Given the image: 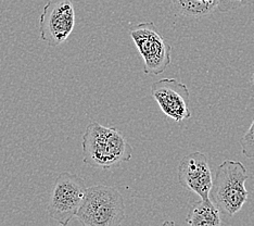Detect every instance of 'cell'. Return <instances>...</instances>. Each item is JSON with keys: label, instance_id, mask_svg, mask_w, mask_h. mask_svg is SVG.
<instances>
[{"label": "cell", "instance_id": "obj_11", "mask_svg": "<svg viewBox=\"0 0 254 226\" xmlns=\"http://www.w3.org/2000/svg\"><path fill=\"white\" fill-rule=\"evenodd\" d=\"M239 145L245 156L249 159H254V118L249 130L239 139Z\"/></svg>", "mask_w": 254, "mask_h": 226}, {"label": "cell", "instance_id": "obj_12", "mask_svg": "<svg viewBox=\"0 0 254 226\" xmlns=\"http://www.w3.org/2000/svg\"><path fill=\"white\" fill-rule=\"evenodd\" d=\"M217 10L219 12H228L229 10V0H218Z\"/></svg>", "mask_w": 254, "mask_h": 226}, {"label": "cell", "instance_id": "obj_9", "mask_svg": "<svg viewBox=\"0 0 254 226\" xmlns=\"http://www.w3.org/2000/svg\"><path fill=\"white\" fill-rule=\"evenodd\" d=\"M219 209L211 198L200 199L190 206L186 222L192 226H218L222 225Z\"/></svg>", "mask_w": 254, "mask_h": 226}, {"label": "cell", "instance_id": "obj_10", "mask_svg": "<svg viewBox=\"0 0 254 226\" xmlns=\"http://www.w3.org/2000/svg\"><path fill=\"white\" fill-rule=\"evenodd\" d=\"M178 13L188 17H204L217 9L218 0H171Z\"/></svg>", "mask_w": 254, "mask_h": 226}, {"label": "cell", "instance_id": "obj_7", "mask_svg": "<svg viewBox=\"0 0 254 226\" xmlns=\"http://www.w3.org/2000/svg\"><path fill=\"white\" fill-rule=\"evenodd\" d=\"M151 95L166 117L177 123L191 117L188 87L175 78H163L151 85Z\"/></svg>", "mask_w": 254, "mask_h": 226}, {"label": "cell", "instance_id": "obj_2", "mask_svg": "<svg viewBox=\"0 0 254 226\" xmlns=\"http://www.w3.org/2000/svg\"><path fill=\"white\" fill-rule=\"evenodd\" d=\"M125 202L120 191L107 185L87 188L76 214L84 226H118L126 218Z\"/></svg>", "mask_w": 254, "mask_h": 226}, {"label": "cell", "instance_id": "obj_13", "mask_svg": "<svg viewBox=\"0 0 254 226\" xmlns=\"http://www.w3.org/2000/svg\"><path fill=\"white\" fill-rule=\"evenodd\" d=\"M252 82H253V87H254V72H253V75H252Z\"/></svg>", "mask_w": 254, "mask_h": 226}, {"label": "cell", "instance_id": "obj_5", "mask_svg": "<svg viewBox=\"0 0 254 226\" xmlns=\"http://www.w3.org/2000/svg\"><path fill=\"white\" fill-rule=\"evenodd\" d=\"M129 34L143 60L145 74H162L172 62V47L155 30L154 23L143 22L130 26Z\"/></svg>", "mask_w": 254, "mask_h": 226}, {"label": "cell", "instance_id": "obj_6", "mask_svg": "<svg viewBox=\"0 0 254 226\" xmlns=\"http://www.w3.org/2000/svg\"><path fill=\"white\" fill-rule=\"evenodd\" d=\"M75 27L73 0H50L39 19L40 39L57 47L68 38Z\"/></svg>", "mask_w": 254, "mask_h": 226}, {"label": "cell", "instance_id": "obj_3", "mask_svg": "<svg viewBox=\"0 0 254 226\" xmlns=\"http://www.w3.org/2000/svg\"><path fill=\"white\" fill-rule=\"evenodd\" d=\"M248 179L246 166L240 161L226 160L217 167L210 198L219 211L233 217L241 210L248 200Z\"/></svg>", "mask_w": 254, "mask_h": 226}, {"label": "cell", "instance_id": "obj_4", "mask_svg": "<svg viewBox=\"0 0 254 226\" xmlns=\"http://www.w3.org/2000/svg\"><path fill=\"white\" fill-rule=\"evenodd\" d=\"M87 187L77 174L62 172L56 178L47 211L56 222L65 226L76 217L82 206Z\"/></svg>", "mask_w": 254, "mask_h": 226}, {"label": "cell", "instance_id": "obj_8", "mask_svg": "<svg viewBox=\"0 0 254 226\" xmlns=\"http://www.w3.org/2000/svg\"><path fill=\"white\" fill-rule=\"evenodd\" d=\"M178 182L200 198H210L213 177L207 156L200 151L184 156L178 165Z\"/></svg>", "mask_w": 254, "mask_h": 226}, {"label": "cell", "instance_id": "obj_1", "mask_svg": "<svg viewBox=\"0 0 254 226\" xmlns=\"http://www.w3.org/2000/svg\"><path fill=\"white\" fill-rule=\"evenodd\" d=\"M83 162L88 166L110 170L131 159L132 148L114 127L91 122L83 135Z\"/></svg>", "mask_w": 254, "mask_h": 226}]
</instances>
